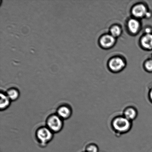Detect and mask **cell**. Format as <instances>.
<instances>
[{
	"instance_id": "9c48e42d",
	"label": "cell",
	"mask_w": 152,
	"mask_h": 152,
	"mask_svg": "<svg viewBox=\"0 0 152 152\" xmlns=\"http://www.w3.org/2000/svg\"><path fill=\"white\" fill-rule=\"evenodd\" d=\"M140 44L142 48L146 50H152V34L143 35L140 39Z\"/></svg>"
},
{
	"instance_id": "ba28073f",
	"label": "cell",
	"mask_w": 152,
	"mask_h": 152,
	"mask_svg": "<svg viewBox=\"0 0 152 152\" xmlns=\"http://www.w3.org/2000/svg\"><path fill=\"white\" fill-rule=\"evenodd\" d=\"M72 111L68 106L63 105L59 107L57 111V115L62 120L69 118L72 115Z\"/></svg>"
},
{
	"instance_id": "6da1fadb",
	"label": "cell",
	"mask_w": 152,
	"mask_h": 152,
	"mask_svg": "<svg viewBox=\"0 0 152 152\" xmlns=\"http://www.w3.org/2000/svg\"><path fill=\"white\" fill-rule=\"evenodd\" d=\"M62 120L57 114L51 115L48 118L46 121L47 127L53 133L60 132L63 127Z\"/></svg>"
},
{
	"instance_id": "ac0fdd59",
	"label": "cell",
	"mask_w": 152,
	"mask_h": 152,
	"mask_svg": "<svg viewBox=\"0 0 152 152\" xmlns=\"http://www.w3.org/2000/svg\"><path fill=\"white\" fill-rule=\"evenodd\" d=\"M149 98L150 100V101H151L152 102V88L150 89L149 92Z\"/></svg>"
},
{
	"instance_id": "9a60e30c",
	"label": "cell",
	"mask_w": 152,
	"mask_h": 152,
	"mask_svg": "<svg viewBox=\"0 0 152 152\" xmlns=\"http://www.w3.org/2000/svg\"><path fill=\"white\" fill-rule=\"evenodd\" d=\"M86 152H98V148L94 144H91L86 147Z\"/></svg>"
},
{
	"instance_id": "5b68a950",
	"label": "cell",
	"mask_w": 152,
	"mask_h": 152,
	"mask_svg": "<svg viewBox=\"0 0 152 152\" xmlns=\"http://www.w3.org/2000/svg\"><path fill=\"white\" fill-rule=\"evenodd\" d=\"M148 10L146 7L142 4H136L132 10V13L134 17L137 19L145 17Z\"/></svg>"
},
{
	"instance_id": "8992f818",
	"label": "cell",
	"mask_w": 152,
	"mask_h": 152,
	"mask_svg": "<svg viewBox=\"0 0 152 152\" xmlns=\"http://www.w3.org/2000/svg\"><path fill=\"white\" fill-rule=\"evenodd\" d=\"M116 42V38L111 34H105L99 39V44L104 49H110L113 47Z\"/></svg>"
},
{
	"instance_id": "5bb4252c",
	"label": "cell",
	"mask_w": 152,
	"mask_h": 152,
	"mask_svg": "<svg viewBox=\"0 0 152 152\" xmlns=\"http://www.w3.org/2000/svg\"><path fill=\"white\" fill-rule=\"evenodd\" d=\"M144 68L146 71L148 72H152V59H149L146 61L144 64Z\"/></svg>"
},
{
	"instance_id": "8fae6325",
	"label": "cell",
	"mask_w": 152,
	"mask_h": 152,
	"mask_svg": "<svg viewBox=\"0 0 152 152\" xmlns=\"http://www.w3.org/2000/svg\"><path fill=\"white\" fill-rule=\"evenodd\" d=\"M137 114V113L135 109L132 107H129L125 110L124 113V117L131 121L136 118Z\"/></svg>"
},
{
	"instance_id": "e0dca14e",
	"label": "cell",
	"mask_w": 152,
	"mask_h": 152,
	"mask_svg": "<svg viewBox=\"0 0 152 152\" xmlns=\"http://www.w3.org/2000/svg\"><path fill=\"white\" fill-rule=\"evenodd\" d=\"M151 15L152 14L151 12L148 11V12L147 13L145 17L146 18H150L151 17Z\"/></svg>"
},
{
	"instance_id": "7a4b0ae2",
	"label": "cell",
	"mask_w": 152,
	"mask_h": 152,
	"mask_svg": "<svg viewBox=\"0 0 152 152\" xmlns=\"http://www.w3.org/2000/svg\"><path fill=\"white\" fill-rule=\"evenodd\" d=\"M131 126V121L124 116L116 118L113 122L114 129L120 133L128 132L130 129Z\"/></svg>"
},
{
	"instance_id": "30bf717a",
	"label": "cell",
	"mask_w": 152,
	"mask_h": 152,
	"mask_svg": "<svg viewBox=\"0 0 152 152\" xmlns=\"http://www.w3.org/2000/svg\"><path fill=\"white\" fill-rule=\"evenodd\" d=\"M1 99H0V108L1 111L7 109L10 106L11 100L6 94L1 92Z\"/></svg>"
},
{
	"instance_id": "52a82bcc",
	"label": "cell",
	"mask_w": 152,
	"mask_h": 152,
	"mask_svg": "<svg viewBox=\"0 0 152 152\" xmlns=\"http://www.w3.org/2000/svg\"><path fill=\"white\" fill-rule=\"evenodd\" d=\"M127 26L128 30L132 34H136L141 29V25L138 19L132 18L128 21Z\"/></svg>"
},
{
	"instance_id": "2e32d148",
	"label": "cell",
	"mask_w": 152,
	"mask_h": 152,
	"mask_svg": "<svg viewBox=\"0 0 152 152\" xmlns=\"http://www.w3.org/2000/svg\"><path fill=\"white\" fill-rule=\"evenodd\" d=\"M152 34V29L151 28L148 27L145 29V34Z\"/></svg>"
},
{
	"instance_id": "3957f363",
	"label": "cell",
	"mask_w": 152,
	"mask_h": 152,
	"mask_svg": "<svg viewBox=\"0 0 152 152\" xmlns=\"http://www.w3.org/2000/svg\"><path fill=\"white\" fill-rule=\"evenodd\" d=\"M36 135L39 142L42 145H46L53 139V132L47 126H43L38 129Z\"/></svg>"
},
{
	"instance_id": "4fadbf2b",
	"label": "cell",
	"mask_w": 152,
	"mask_h": 152,
	"mask_svg": "<svg viewBox=\"0 0 152 152\" xmlns=\"http://www.w3.org/2000/svg\"><path fill=\"white\" fill-rule=\"evenodd\" d=\"M110 34L115 38L120 36L122 34L121 28L117 25L112 26L110 28Z\"/></svg>"
},
{
	"instance_id": "277c9868",
	"label": "cell",
	"mask_w": 152,
	"mask_h": 152,
	"mask_svg": "<svg viewBox=\"0 0 152 152\" xmlns=\"http://www.w3.org/2000/svg\"><path fill=\"white\" fill-rule=\"evenodd\" d=\"M108 65L110 70L115 72L121 71L126 65L124 60L118 56L113 57L110 59Z\"/></svg>"
},
{
	"instance_id": "7c38bea8",
	"label": "cell",
	"mask_w": 152,
	"mask_h": 152,
	"mask_svg": "<svg viewBox=\"0 0 152 152\" xmlns=\"http://www.w3.org/2000/svg\"><path fill=\"white\" fill-rule=\"evenodd\" d=\"M6 94L11 101H15L18 99L20 94L17 89L12 88L7 91Z\"/></svg>"
}]
</instances>
